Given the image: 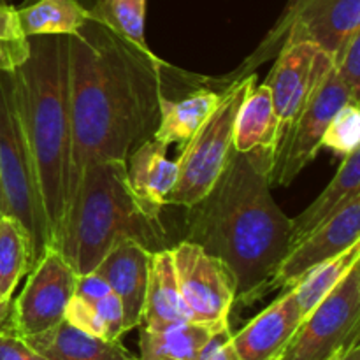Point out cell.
I'll return each instance as SVG.
<instances>
[{
  "mask_svg": "<svg viewBox=\"0 0 360 360\" xmlns=\"http://www.w3.org/2000/svg\"><path fill=\"white\" fill-rule=\"evenodd\" d=\"M220 98L221 94L210 88H199L181 101H169L162 95L158 102L160 118L153 139L160 141L165 146L179 144L183 148L217 109Z\"/></svg>",
  "mask_w": 360,
  "mask_h": 360,
  "instance_id": "obj_20",
  "label": "cell"
},
{
  "mask_svg": "<svg viewBox=\"0 0 360 360\" xmlns=\"http://www.w3.org/2000/svg\"><path fill=\"white\" fill-rule=\"evenodd\" d=\"M183 322H192V316L179 292L171 248L151 252L143 319L139 327L157 330Z\"/></svg>",
  "mask_w": 360,
  "mask_h": 360,
  "instance_id": "obj_17",
  "label": "cell"
},
{
  "mask_svg": "<svg viewBox=\"0 0 360 360\" xmlns=\"http://www.w3.org/2000/svg\"><path fill=\"white\" fill-rule=\"evenodd\" d=\"M28 41L30 55L14 70V84L53 246L65 214L69 178L67 35H34Z\"/></svg>",
  "mask_w": 360,
  "mask_h": 360,
  "instance_id": "obj_3",
  "label": "cell"
},
{
  "mask_svg": "<svg viewBox=\"0 0 360 360\" xmlns=\"http://www.w3.org/2000/svg\"><path fill=\"white\" fill-rule=\"evenodd\" d=\"M360 143V104L348 102L345 104L333 122L327 127L322 139V148H329L334 153L347 157L357 150Z\"/></svg>",
  "mask_w": 360,
  "mask_h": 360,
  "instance_id": "obj_27",
  "label": "cell"
},
{
  "mask_svg": "<svg viewBox=\"0 0 360 360\" xmlns=\"http://www.w3.org/2000/svg\"><path fill=\"white\" fill-rule=\"evenodd\" d=\"M171 253L192 322L210 327L229 323L236 304V278L227 264L186 239L171 248Z\"/></svg>",
  "mask_w": 360,
  "mask_h": 360,
  "instance_id": "obj_11",
  "label": "cell"
},
{
  "mask_svg": "<svg viewBox=\"0 0 360 360\" xmlns=\"http://www.w3.org/2000/svg\"><path fill=\"white\" fill-rule=\"evenodd\" d=\"M111 292L109 285L105 283V280L102 276H98L95 271L86 274H81L76 278V285H74V295L84 299V301H98L104 295H108Z\"/></svg>",
  "mask_w": 360,
  "mask_h": 360,
  "instance_id": "obj_33",
  "label": "cell"
},
{
  "mask_svg": "<svg viewBox=\"0 0 360 360\" xmlns=\"http://www.w3.org/2000/svg\"><path fill=\"white\" fill-rule=\"evenodd\" d=\"M255 81V74L232 81L227 90L221 91L217 109L181 148L176 160L178 178L167 197V206L188 210L213 188L234 151L236 118Z\"/></svg>",
  "mask_w": 360,
  "mask_h": 360,
  "instance_id": "obj_6",
  "label": "cell"
},
{
  "mask_svg": "<svg viewBox=\"0 0 360 360\" xmlns=\"http://www.w3.org/2000/svg\"><path fill=\"white\" fill-rule=\"evenodd\" d=\"M357 243H360V195L348 200L326 224L288 250L271 278L267 292L294 287L309 271L341 255Z\"/></svg>",
  "mask_w": 360,
  "mask_h": 360,
  "instance_id": "obj_13",
  "label": "cell"
},
{
  "mask_svg": "<svg viewBox=\"0 0 360 360\" xmlns=\"http://www.w3.org/2000/svg\"><path fill=\"white\" fill-rule=\"evenodd\" d=\"M150 259L151 252L146 246L134 239H122L94 269L122 301L127 333L141 326Z\"/></svg>",
  "mask_w": 360,
  "mask_h": 360,
  "instance_id": "obj_15",
  "label": "cell"
},
{
  "mask_svg": "<svg viewBox=\"0 0 360 360\" xmlns=\"http://www.w3.org/2000/svg\"><path fill=\"white\" fill-rule=\"evenodd\" d=\"M122 239L158 252L165 248V229L137 206L125 160L91 162L81 172L53 248L81 276L91 273Z\"/></svg>",
  "mask_w": 360,
  "mask_h": 360,
  "instance_id": "obj_4",
  "label": "cell"
},
{
  "mask_svg": "<svg viewBox=\"0 0 360 360\" xmlns=\"http://www.w3.org/2000/svg\"><path fill=\"white\" fill-rule=\"evenodd\" d=\"M341 352H343V350H341ZM341 352H340V354H341ZM340 354H336L333 359H329V360H338V357H340Z\"/></svg>",
  "mask_w": 360,
  "mask_h": 360,
  "instance_id": "obj_38",
  "label": "cell"
},
{
  "mask_svg": "<svg viewBox=\"0 0 360 360\" xmlns=\"http://www.w3.org/2000/svg\"><path fill=\"white\" fill-rule=\"evenodd\" d=\"M333 65V56L315 42H285L281 46L266 79L280 122V141Z\"/></svg>",
  "mask_w": 360,
  "mask_h": 360,
  "instance_id": "obj_12",
  "label": "cell"
},
{
  "mask_svg": "<svg viewBox=\"0 0 360 360\" xmlns=\"http://www.w3.org/2000/svg\"><path fill=\"white\" fill-rule=\"evenodd\" d=\"M338 360H360V340L352 343L348 348H345Z\"/></svg>",
  "mask_w": 360,
  "mask_h": 360,
  "instance_id": "obj_35",
  "label": "cell"
},
{
  "mask_svg": "<svg viewBox=\"0 0 360 360\" xmlns=\"http://www.w3.org/2000/svg\"><path fill=\"white\" fill-rule=\"evenodd\" d=\"M4 214V202H2V190H0V217Z\"/></svg>",
  "mask_w": 360,
  "mask_h": 360,
  "instance_id": "obj_37",
  "label": "cell"
},
{
  "mask_svg": "<svg viewBox=\"0 0 360 360\" xmlns=\"http://www.w3.org/2000/svg\"><path fill=\"white\" fill-rule=\"evenodd\" d=\"M333 63L352 101L360 104V28L348 35L334 55Z\"/></svg>",
  "mask_w": 360,
  "mask_h": 360,
  "instance_id": "obj_28",
  "label": "cell"
},
{
  "mask_svg": "<svg viewBox=\"0 0 360 360\" xmlns=\"http://www.w3.org/2000/svg\"><path fill=\"white\" fill-rule=\"evenodd\" d=\"M357 262H360V243L350 246L341 255L316 266L315 269L304 274L294 287H290L295 292L302 319L343 280L345 274Z\"/></svg>",
  "mask_w": 360,
  "mask_h": 360,
  "instance_id": "obj_26",
  "label": "cell"
},
{
  "mask_svg": "<svg viewBox=\"0 0 360 360\" xmlns=\"http://www.w3.org/2000/svg\"><path fill=\"white\" fill-rule=\"evenodd\" d=\"M70 326L77 327V329L84 330L88 334H94V336L104 338V323H102L101 315H98L97 308H95L94 302L84 301V299L72 295L65 308V319Z\"/></svg>",
  "mask_w": 360,
  "mask_h": 360,
  "instance_id": "obj_29",
  "label": "cell"
},
{
  "mask_svg": "<svg viewBox=\"0 0 360 360\" xmlns=\"http://www.w3.org/2000/svg\"><path fill=\"white\" fill-rule=\"evenodd\" d=\"M301 320L294 288H285L276 301L232 334L234 350L241 360H278Z\"/></svg>",
  "mask_w": 360,
  "mask_h": 360,
  "instance_id": "obj_14",
  "label": "cell"
},
{
  "mask_svg": "<svg viewBox=\"0 0 360 360\" xmlns=\"http://www.w3.org/2000/svg\"><path fill=\"white\" fill-rule=\"evenodd\" d=\"M273 151H232L206 197L188 207V238L218 257L236 278V304H252L290 246V218L271 193Z\"/></svg>",
  "mask_w": 360,
  "mask_h": 360,
  "instance_id": "obj_2",
  "label": "cell"
},
{
  "mask_svg": "<svg viewBox=\"0 0 360 360\" xmlns=\"http://www.w3.org/2000/svg\"><path fill=\"white\" fill-rule=\"evenodd\" d=\"M25 341L48 360H139L123 347L122 341L88 334L70 326L67 320Z\"/></svg>",
  "mask_w": 360,
  "mask_h": 360,
  "instance_id": "obj_18",
  "label": "cell"
},
{
  "mask_svg": "<svg viewBox=\"0 0 360 360\" xmlns=\"http://www.w3.org/2000/svg\"><path fill=\"white\" fill-rule=\"evenodd\" d=\"M360 195V150L343 157V164L323 192L295 218H290V246L297 245L309 232L326 224L348 200ZM288 253V252H287Z\"/></svg>",
  "mask_w": 360,
  "mask_h": 360,
  "instance_id": "obj_19",
  "label": "cell"
},
{
  "mask_svg": "<svg viewBox=\"0 0 360 360\" xmlns=\"http://www.w3.org/2000/svg\"><path fill=\"white\" fill-rule=\"evenodd\" d=\"M16 13L25 37L74 35L90 20V13L79 0H37Z\"/></svg>",
  "mask_w": 360,
  "mask_h": 360,
  "instance_id": "obj_23",
  "label": "cell"
},
{
  "mask_svg": "<svg viewBox=\"0 0 360 360\" xmlns=\"http://www.w3.org/2000/svg\"><path fill=\"white\" fill-rule=\"evenodd\" d=\"M34 267V245L27 229L9 214L0 217V299L13 301L18 283Z\"/></svg>",
  "mask_w": 360,
  "mask_h": 360,
  "instance_id": "obj_24",
  "label": "cell"
},
{
  "mask_svg": "<svg viewBox=\"0 0 360 360\" xmlns=\"http://www.w3.org/2000/svg\"><path fill=\"white\" fill-rule=\"evenodd\" d=\"M360 340V262L301 320L278 360H329Z\"/></svg>",
  "mask_w": 360,
  "mask_h": 360,
  "instance_id": "obj_8",
  "label": "cell"
},
{
  "mask_svg": "<svg viewBox=\"0 0 360 360\" xmlns=\"http://www.w3.org/2000/svg\"><path fill=\"white\" fill-rule=\"evenodd\" d=\"M195 360H241L232 345V330L229 323L214 330Z\"/></svg>",
  "mask_w": 360,
  "mask_h": 360,
  "instance_id": "obj_30",
  "label": "cell"
},
{
  "mask_svg": "<svg viewBox=\"0 0 360 360\" xmlns=\"http://www.w3.org/2000/svg\"><path fill=\"white\" fill-rule=\"evenodd\" d=\"M9 315H11V301H2V299H0V330L7 329Z\"/></svg>",
  "mask_w": 360,
  "mask_h": 360,
  "instance_id": "obj_36",
  "label": "cell"
},
{
  "mask_svg": "<svg viewBox=\"0 0 360 360\" xmlns=\"http://www.w3.org/2000/svg\"><path fill=\"white\" fill-rule=\"evenodd\" d=\"M165 69L164 60L148 58L91 20L67 35V204L88 164L127 160L134 148L153 137Z\"/></svg>",
  "mask_w": 360,
  "mask_h": 360,
  "instance_id": "obj_1",
  "label": "cell"
},
{
  "mask_svg": "<svg viewBox=\"0 0 360 360\" xmlns=\"http://www.w3.org/2000/svg\"><path fill=\"white\" fill-rule=\"evenodd\" d=\"M77 274L62 253L48 246L32 267L23 290L11 301L7 329L16 336H37L65 319V308L74 295Z\"/></svg>",
  "mask_w": 360,
  "mask_h": 360,
  "instance_id": "obj_10",
  "label": "cell"
},
{
  "mask_svg": "<svg viewBox=\"0 0 360 360\" xmlns=\"http://www.w3.org/2000/svg\"><path fill=\"white\" fill-rule=\"evenodd\" d=\"M280 141V122L274 111L269 86H253L243 101L236 118L234 150L248 153L253 150L276 151Z\"/></svg>",
  "mask_w": 360,
  "mask_h": 360,
  "instance_id": "obj_21",
  "label": "cell"
},
{
  "mask_svg": "<svg viewBox=\"0 0 360 360\" xmlns=\"http://www.w3.org/2000/svg\"><path fill=\"white\" fill-rule=\"evenodd\" d=\"M0 39H25L18 21L16 7L11 4L0 6Z\"/></svg>",
  "mask_w": 360,
  "mask_h": 360,
  "instance_id": "obj_34",
  "label": "cell"
},
{
  "mask_svg": "<svg viewBox=\"0 0 360 360\" xmlns=\"http://www.w3.org/2000/svg\"><path fill=\"white\" fill-rule=\"evenodd\" d=\"M30 41L25 39H0V72H14L27 62Z\"/></svg>",
  "mask_w": 360,
  "mask_h": 360,
  "instance_id": "obj_32",
  "label": "cell"
},
{
  "mask_svg": "<svg viewBox=\"0 0 360 360\" xmlns=\"http://www.w3.org/2000/svg\"><path fill=\"white\" fill-rule=\"evenodd\" d=\"M359 28L360 0H288L266 41L231 77L236 81L248 76L259 63L276 55L285 42H315L334 58L348 35Z\"/></svg>",
  "mask_w": 360,
  "mask_h": 360,
  "instance_id": "obj_7",
  "label": "cell"
},
{
  "mask_svg": "<svg viewBox=\"0 0 360 360\" xmlns=\"http://www.w3.org/2000/svg\"><path fill=\"white\" fill-rule=\"evenodd\" d=\"M4 4H9V0H0V6H4Z\"/></svg>",
  "mask_w": 360,
  "mask_h": 360,
  "instance_id": "obj_39",
  "label": "cell"
},
{
  "mask_svg": "<svg viewBox=\"0 0 360 360\" xmlns=\"http://www.w3.org/2000/svg\"><path fill=\"white\" fill-rule=\"evenodd\" d=\"M88 13L91 21L105 27L144 56L157 62L162 60L151 51L144 35L146 0H95Z\"/></svg>",
  "mask_w": 360,
  "mask_h": 360,
  "instance_id": "obj_25",
  "label": "cell"
},
{
  "mask_svg": "<svg viewBox=\"0 0 360 360\" xmlns=\"http://www.w3.org/2000/svg\"><path fill=\"white\" fill-rule=\"evenodd\" d=\"M0 360H48L32 348L23 338L11 330H0Z\"/></svg>",
  "mask_w": 360,
  "mask_h": 360,
  "instance_id": "obj_31",
  "label": "cell"
},
{
  "mask_svg": "<svg viewBox=\"0 0 360 360\" xmlns=\"http://www.w3.org/2000/svg\"><path fill=\"white\" fill-rule=\"evenodd\" d=\"M348 102L354 101L333 65L278 144L271 167V186L290 185L311 164L322 148L327 127Z\"/></svg>",
  "mask_w": 360,
  "mask_h": 360,
  "instance_id": "obj_9",
  "label": "cell"
},
{
  "mask_svg": "<svg viewBox=\"0 0 360 360\" xmlns=\"http://www.w3.org/2000/svg\"><path fill=\"white\" fill-rule=\"evenodd\" d=\"M125 162L127 181L137 206L150 218L160 220L178 178V164L167 158V146L150 137L134 148Z\"/></svg>",
  "mask_w": 360,
  "mask_h": 360,
  "instance_id": "obj_16",
  "label": "cell"
},
{
  "mask_svg": "<svg viewBox=\"0 0 360 360\" xmlns=\"http://www.w3.org/2000/svg\"><path fill=\"white\" fill-rule=\"evenodd\" d=\"M0 190L4 214L20 220L30 234L35 266L49 246V234L30 150L18 111L14 72H0Z\"/></svg>",
  "mask_w": 360,
  "mask_h": 360,
  "instance_id": "obj_5",
  "label": "cell"
},
{
  "mask_svg": "<svg viewBox=\"0 0 360 360\" xmlns=\"http://www.w3.org/2000/svg\"><path fill=\"white\" fill-rule=\"evenodd\" d=\"M217 329L197 322L174 323L157 330L141 329L139 360H195Z\"/></svg>",
  "mask_w": 360,
  "mask_h": 360,
  "instance_id": "obj_22",
  "label": "cell"
}]
</instances>
